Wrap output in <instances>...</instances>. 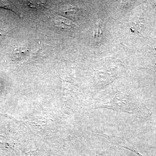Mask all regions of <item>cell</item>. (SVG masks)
Segmentation results:
<instances>
[{"instance_id": "cell-1", "label": "cell", "mask_w": 156, "mask_h": 156, "mask_svg": "<svg viewBox=\"0 0 156 156\" xmlns=\"http://www.w3.org/2000/svg\"><path fill=\"white\" fill-rule=\"evenodd\" d=\"M54 25L58 28L62 29H69L72 28L75 25L72 21L62 17H56L53 19Z\"/></svg>"}, {"instance_id": "cell-2", "label": "cell", "mask_w": 156, "mask_h": 156, "mask_svg": "<svg viewBox=\"0 0 156 156\" xmlns=\"http://www.w3.org/2000/svg\"><path fill=\"white\" fill-rule=\"evenodd\" d=\"M28 54V50L21 48H17L13 52V58L15 61H20L26 58Z\"/></svg>"}, {"instance_id": "cell-3", "label": "cell", "mask_w": 156, "mask_h": 156, "mask_svg": "<svg viewBox=\"0 0 156 156\" xmlns=\"http://www.w3.org/2000/svg\"><path fill=\"white\" fill-rule=\"evenodd\" d=\"M7 32L3 30H0V41H2L6 36Z\"/></svg>"}]
</instances>
